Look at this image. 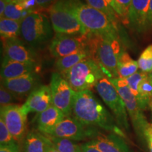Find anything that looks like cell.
<instances>
[{
  "instance_id": "obj_1",
  "label": "cell",
  "mask_w": 152,
  "mask_h": 152,
  "mask_svg": "<svg viewBox=\"0 0 152 152\" xmlns=\"http://www.w3.org/2000/svg\"><path fill=\"white\" fill-rule=\"evenodd\" d=\"M72 115L85 126L96 127L109 133L125 137L115 118L102 105L91 90L75 92Z\"/></svg>"
},
{
  "instance_id": "obj_2",
  "label": "cell",
  "mask_w": 152,
  "mask_h": 152,
  "mask_svg": "<svg viewBox=\"0 0 152 152\" xmlns=\"http://www.w3.org/2000/svg\"><path fill=\"white\" fill-rule=\"evenodd\" d=\"M87 49L90 57L102 68L109 78L118 77V61L124 49L118 35L89 32Z\"/></svg>"
},
{
  "instance_id": "obj_3",
  "label": "cell",
  "mask_w": 152,
  "mask_h": 152,
  "mask_svg": "<svg viewBox=\"0 0 152 152\" xmlns=\"http://www.w3.org/2000/svg\"><path fill=\"white\" fill-rule=\"evenodd\" d=\"M65 1L68 8L89 32L118 35V25L104 13L83 4L80 0H65Z\"/></svg>"
},
{
  "instance_id": "obj_4",
  "label": "cell",
  "mask_w": 152,
  "mask_h": 152,
  "mask_svg": "<svg viewBox=\"0 0 152 152\" xmlns=\"http://www.w3.org/2000/svg\"><path fill=\"white\" fill-rule=\"evenodd\" d=\"M53 30L49 16L37 11L30 14L21 21L20 37L28 46L37 48L52 41Z\"/></svg>"
},
{
  "instance_id": "obj_5",
  "label": "cell",
  "mask_w": 152,
  "mask_h": 152,
  "mask_svg": "<svg viewBox=\"0 0 152 152\" xmlns=\"http://www.w3.org/2000/svg\"><path fill=\"white\" fill-rule=\"evenodd\" d=\"M75 92L90 90L105 75L99 65L92 58L83 60L67 71L60 73Z\"/></svg>"
},
{
  "instance_id": "obj_6",
  "label": "cell",
  "mask_w": 152,
  "mask_h": 152,
  "mask_svg": "<svg viewBox=\"0 0 152 152\" xmlns=\"http://www.w3.org/2000/svg\"><path fill=\"white\" fill-rule=\"evenodd\" d=\"M47 10L55 33L83 35L89 33L68 8L65 0H59Z\"/></svg>"
},
{
  "instance_id": "obj_7",
  "label": "cell",
  "mask_w": 152,
  "mask_h": 152,
  "mask_svg": "<svg viewBox=\"0 0 152 152\" xmlns=\"http://www.w3.org/2000/svg\"><path fill=\"white\" fill-rule=\"evenodd\" d=\"M96 90L113 113L117 124L122 130H129L128 112L123 99L109 77L103 75L96 83Z\"/></svg>"
},
{
  "instance_id": "obj_8",
  "label": "cell",
  "mask_w": 152,
  "mask_h": 152,
  "mask_svg": "<svg viewBox=\"0 0 152 152\" xmlns=\"http://www.w3.org/2000/svg\"><path fill=\"white\" fill-rule=\"evenodd\" d=\"M110 80L124 102L127 112L137 134L140 137H144V133L149 123L144 116L143 111L139 106L135 96L130 91L126 79L116 77L110 78Z\"/></svg>"
},
{
  "instance_id": "obj_9",
  "label": "cell",
  "mask_w": 152,
  "mask_h": 152,
  "mask_svg": "<svg viewBox=\"0 0 152 152\" xmlns=\"http://www.w3.org/2000/svg\"><path fill=\"white\" fill-rule=\"evenodd\" d=\"M50 88L52 104L64 113L65 117L71 116L73 111L75 92L59 73H53Z\"/></svg>"
},
{
  "instance_id": "obj_10",
  "label": "cell",
  "mask_w": 152,
  "mask_h": 152,
  "mask_svg": "<svg viewBox=\"0 0 152 152\" xmlns=\"http://www.w3.org/2000/svg\"><path fill=\"white\" fill-rule=\"evenodd\" d=\"M99 131L81 124L73 117H65L47 135L64 138L73 141L93 139Z\"/></svg>"
},
{
  "instance_id": "obj_11",
  "label": "cell",
  "mask_w": 152,
  "mask_h": 152,
  "mask_svg": "<svg viewBox=\"0 0 152 152\" xmlns=\"http://www.w3.org/2000/svg\"><path fill=\"white\" fill-rule=\"evenodd\" d=\"M68 35L56 33L49 45V52L56 58L87 49L88 35Z\"/></svg>"
},
{
  "instance_id": "obj_12",
  "label": "cell",
  "mask_w": 152,
  "mask_h": 152,
  "mask_svg": "<svg viewBox=\"0 0 152 152\" xmlns=\"http://www.w3.org/2000/svg\"><path fill=\"white\" fill-rule=\"evenodd\" d=\"M0 115L15 141H21L27 128V116L23 113L20 106L15 104L2 106Z\"/></svg>"
},
{
  "instance_id": "obj_13",
  "label": "cell",
  "mask_w": 152,
  "mask_h": 152,
  "mask_svg": "<svg viewBox=\"0 0 152 152\" xmlns=\"http://www.w3.org/2000/svg\"><path fill=\"white\" fill-rule=\"evenodd\" d=\"M52 105V92L49 85H40L30 93L26 102L20 106L26 116L30 113H40Z\"/></svg>"
},
{
  "instance_id": "obj_14",
  "label": "cell",
  "mask_w": 152,
  "mask_h": 152,
  "mask_svg": "<svg viewBox=\"0 0 152 152\" xmlns=\"http://www.w3.org/2000/svg\"><path fill=\"white\" fill-rule=\"evenodd\" d=\"M39 77L37 72L11 79H1V84L13 93L18 100L29 96L38 87Z\"/></svg>"
},
{
  "instance_id": "obj_15",
  "label": "cell",
  "mask_w": 152,
  "mask_h": 152,
  "mask_svg": "<svg viewBox=\"0 0 152 152\" xmlns=\"http://www.w3.org/2000/svg\"><path fill=\"white\" fill-rule=\"evenodd\" d=\"M4 58L23 63L37 64V55L18 38L3 40Z\"/></svg>"
},
{
  "instance_id": "obj_16",
  "label": "cell",
  "mask_w": 152,
  "mask_h": 152,
  "mask_svg": "<svg viewBox=\"0 0 152 152\" xmlns=\"http://www.w3.org/2000/svg\"><path fill=\"white\" fill-rule=\"evenodd\" d=\"M150 0H132L128 15V22L131 28L142 33L147 28V18Z\"/></svg>"
},
{
  "instance_id": "obj_17",
  "label": "cell",
  "mask_w": 152,
  "mask_h": 152,
  "mask_svg": "<svg viewBox=\"0 0 152 152\" xmlns=\"http://www.w3.org/2000/svg\"><path fill=\"white\" fill-rule=\"evenodd\" d=\"M92 141L102 152H130L122 137L113 133L105 134L98 132Z\"/></svg>"
},
{
  "instance_id": "obj_18",
  "label": "cell",
  "mask_w": 152,
  "mask_h": 152,
  "mask_svg": "<svg viewBox=\"0 0 152 152\" xmlns=\"http://www.w3.org/2000/svg\"><path fill=\"white\" fill-rule=\"evenodd\" d=\"M37 64L13 61L3 58L1 66V78L11 79L37 71Z\"/></svg>"
},
{
  "instance_id": "obj_19",
  "label": "cell",
  "mask_w": 152,
  "mask_h": 152,
  "mask_svg": "<svg viewBox=\"0 0 152 152\" xmlns=\"http://www.w3.org/2000/svg\"><path fill=\"white\" fill-rule=\"evenodd\" d=\"M65 118L64 113L54 105L38 113L37 118V129L45 135H47L53 129Z\"/></svg>"
},
{
  "instance_id": "obj_20",
  "label": "cell",
  "mask_w": 152,
  "mask_h": 152,
  "mask_svg": "<svg viewBox=\"0 0 152 152\" xmlns=\"http://www.w3.org/2000/svg\"><path fill=\"white\" fill-rule=\"evenodd\" d=\"M52 142L45 134L31 131L26 137L24 152H47Z\"/></svg>"
},
{
  "instance_id": "obj_21",
  "label": "cell",
  "mask_w": 152,
  "mask_h": 152,
  "mask_svg": "<svg viewBox=\"0 0 152 152\" xmlns=\"http://www.w3.org/2000/svg\"><path fill=\"white\" fill-rule=\"evenodd\" d=\"M136 99L142 111L147 110L150 106L152 99V78L149 74L139 83Z\"/></svg>"
},
{
  "instance_id": "obj_22",
  "label": "cell",
  "mask_w": 152,
  "mask_h": 152,
  "mask_svg": "<svg viewBox=\"0 0 152 152\" xmlns=\"http://www.w3.org/2000/svg\"><path fill=\"white\" fill-rule=\"evenodd\" d=\"M88 58H90V54L86 49L68 56L56 58L54 66L57 71L59 72V73H63Z\"/></svg>"
},
{
  "instance_id": "obj_23",
  "label": "cell",
  "mask_w": 152,
  "mask_h": 152,
  "mask_svg": "<svg viewBox=\"0 0 152 152\" xmlns=\"http://www.w3.org/2000/svg\"><path fill=\"white\" fill-rule=\"evenodd\" d=\"M138 63L133 60L125 51L121 53L118 61V77L128 78L137 72Z\"/></svg>"
},
{
  "instance_id": "obj_24",
  "label": "cell",
  "mask_w": 152,
  "mask_h": 152,
  "mask_svg": "<svg viewBox=\"0 0 152 152\" xmlns=\"http://www.w3.org/2000/svg\"><path fill=\"white\" fill-rule=\"evenodd\" d=\"M21 22L12 19L1 18L0 19V35L1 39H16L20 35Z\"/></svg>"
},
{
  "instance_id": "obj_25",
  "label": "cell",
  "mask_w": 152,
  "mask_h": 152,
  "mask_svg": "<svg viewBox=\"0 0 152 152\" xmlns=\"http://www.w3.org/2000/svg\"><path fill=\"white\" fill-rule=\"evenodd\" d=\"M49 139L53 146L59 152H82L80 144H76L73 140L45 135Z\"/></svg>"
},
{
  "instance_id": "obj_26",
  "label": "cell",
  "mask_w": 152,
  "mask_h": 152,
  "mask_svg": "<svg viewBox=\"0 0 152 152\" xmlns=\"http://www.w3.org/2000/svg\"><path fill=\"white\" fill-rule=\"evenodd\" d=\"M33 12L24 10L23 9L16 3H8L1 18L12 19L21 22L26 16Z\"/></svg>"
},
{
  "instance_id": "obj_27",
  "label": "cell",
  "mask_w": 152,
  "mask_h": 152,
  "mask_svg": "<svg viewBox=\"0 0 152 152\" xmlns=\"http://www.w3.org/2000/svg\"><path fill=\"white\" fill-rule=\"evenodd\" d=\"M86 1L87 4L100 11L101 12L104 13L114 23L118 25V19L119 18V17L118 16L113 9L104 0H86Z\"/></svg>"
},
{
  "instance_id": "obj_28",
  "label": "cell",
  "mask_w": 152,
  "mask_h": 152,
  "mask_svg": "<svg viewBox=\"0 0 152 152\" xmlns=\"http://www.w3.org/2000/svg\"><path fill=\"white\" fill-rule=\"evenodd\" d=\"M139 69L144 73L149 74L152 70V45H150L142 52L139 57Z\"/></svg>"
},
{
  "instance_id": "obj_29",
  "label": "cell",
  "mask_w": 152,
  "mask_h": 152,
  "mask_svg": "<svg viewBox=\"0 0 152 152\" xmlns=\"http://www.w3.org/2000/svg\"><path fill=\"white\" fill-rule=\"evenodd\" d=\"M147 73H144L142 71L137 72L136 73L133 74L132 75L130 76V77L126 78V80L128 82V86L130 87V90L134 96H137V86L140 81L145 77Z\"/></svg>"
},
{
  "instance_id": "obj_30",
  "label": "cell",
  "mask_w": 152,
  "mask_h": 152,
  "mask_svg": "<svg viewBox=\"0 0 152 152\" xmlns=\"http://www.w3.org/2000/svg\"><path fill=\"white\" fill-rule=\"evenodd\" d=\"M17 100L18 99L13 94V93L1 84V88H0V105H1V107L10 105V104H14Z\"/></svg>"
},
{
  "instance_id": "obj_31",
  "label": "cell",
  "mask_w": 152,
  "mask_h": 152,
  "mask_svg": "<svg viewBox=\"0 0 152 152\" xmlns=\"http://www.w3.org/2000/svg\"><path fill=\"white\" fill-rule=\"evenodd\" d=\"M16 142L7 128L4 121L0 118V145H6Z\"/></svg>"
},
{
  "instance_id": "obj_32",
  "label": "cell",
  "mask_w": 152,
  "mask_h": 152,
  "mask_svg": "<svg viewBox=\"0 0 152 152\" xmlns=\"http://www.w3.org/2000/svg\"><path fill=\"white\" fill-rule=\"evenodd\" d=\"M14 3L18 4L20 5L24 10L30 11V12H35V11H39V7L36 0H16Z\"/></svg>"
},
{
  "instance_id": "obj_33",
  "label": "cell",
  "mask_w": 152,
  "mask_h": 152,
  "mask_svg": "<svg viewBox=\"0 0 152 152\" xmlns=\"http://www.w3.org/2000/svg\"><path fill=\"white\" fill-rule=\"evenodd\" d=\"M116 1L119 6V7L121 8V11H122L123 18H124L123 23H128V15L132 0H116Z\"/></svg>"
},
{
  "instance_id": "obj_34",
  "label": "cell",
  "mask_w": 152,
  "mask_h": 152,
  "mask_svg": "<svg viewBox=\"0 0 152 152\" xmlns=\"http://www.w3.org/2000/svg\"><path fill=\"white\" fill-rule=\"evenodd\" d=\"M82 152H102L92 140L80 144Z\"/></svg>"
},
{
  "instance_id": "obj_35",
  "label": "cell",
  "mask_w": 152,
  "mask_h": 152,
  "mask_svg": "<svg viewBox=\"0 0 152 152\" xmlns=\"http://www.w3.org/2000/svg\"><path fill=\"white\" fill-rule=\"evenodd\" d=\"M104 1H105L107 3L112 9H113L114 11L116 13L118 16L119 18L122 20V21L123 22L124 18H123V15L122 11H121V8H120L116 0H104Z\"/></svg>"
},
{
  "instance_id": "obj_36",
  "label": "cell",
  "mask_w": 152,
  "mask_h": 152,
  "mask_svg": "<svg viewBox=\"0 0 152 152\" xmlns=\"http://www.w3.org/2000/svg\"><path fill=\"white\" fill-rule=\"evenodd\" d=\"M0 152H19L18 146L16 142L9 144L0 146Z\"/></svg>"
},
{
  "instance_id": "obj_37",
  "label": "cell",
  "mask_w": 152,
  "mask_h": 152,
  "mask_svg": "<svg viewBox=\"0 0 152 152\" xmlns=\"http://www.w3.org/2000/svg\"><path fill=\"white\" fill-rule=\"evenodd\" d=\"M144 138L147 140L150 152H152V124H149L144 133Z\"/></svg>"
},
{
  "instance_id": "obj_38",
  "label": "cell",
  "mask_w": 152,
  "mask_h": 152,
  "mask_svg": "<svg viewBox=\"0 0 152 152\" xmlns=\"http://www.w3.org/2000/svg\"><path fill=\"white\" fill-rule=\"evenodd\" d=\"M59 0H36L38 6L41 9H47L52 7Z\"/></svg>"
},
{
  "instance_id": "obj_39",
  "label": "cell",
  "mask_w": 152,
  "mask_h": 152,
  "mask_svg": "<svg viewBox=\"0 0 152 152\" xmlns=\"http://www.w3.org/2000/svg\"><path fill=\"white\" fill-rule=\"evenodd\" d=\"M152 27V0H150L149 7V13H148L147 18V28Z\"/></svg>"
},
{
  "instance_id": "obj_40",
  "label": "cell",
  "mask_w": 152,
  "mask_h": 152,
  "mask_svg": "<svg viewBox=\"0 0 152 152\" xmlns=\"http://www.w3.org/2000/svg\"><path fill=\"white\" fill-rule=\"evenodd\" d=\"M8 3L5 0H0V17H2Z\"/></svg>"
},
{
  "instance_id": "obj_41",
  "label": "cell",
  "mask_w": 152,
  "mask_h": 152,
  "mask_svg": "<svg viewBox=\"0 0 152 152\" xmlns=\"http://www.w3.org/2000/svg\"><path fill=\"white\" fill-rule=\"evenodd\" d=\"M47 152H59L57 150L56 148H55L54 146H53V144H52L50 145V147H49L48 150H47Z\"/></svg>"
},
{
  "instance_id": "obj_42",
  "label": "cell",
  "mask_w": 152,
  "mask_h": 152,
  "mask_svg": "<svg viewBox=\"0 0 152 152\" xmlns=\"http://www.w3.org/2000/svg\"><path fill=\"white\" fill-rule=\"evenodd\" d=\"M7 3H14L16 1V0H5Z\"/></svg>"
},
{
  "instance_id": "obj_43",
  "label": "cell",
  "mask_w": 152,
  "mask_h": 152,
  "mask_svg": "<svg viewBox=\"0 0 152 152\" xmlns=\"http://www.w3.org/2000/svg\"><path fill=\"white\" fill-rule=\"evenodd\" d=\"M150 109H151V114H152V99H151V104H150V106H149Z\"/></svg>"
},
{
  "instance_id": "obj_44",
  "label": "cell",
  "mask_w": 152,
  "mask_h": 152,
  "mask_svg": "<svg viewBox=\"0 0 152 152\" xmlns=\"http://www.w3.org/2000/svg\"><path fill=\"white\" fill-rule=\"evenodd\" d=\"M149 76H150V77H151V78H152V70H151V73H150L149 74Z\"/></svg>"
}]
</instances>
